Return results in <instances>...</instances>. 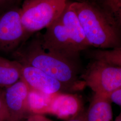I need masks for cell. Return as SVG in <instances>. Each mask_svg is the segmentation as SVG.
<instances>
[{
  "label": "cell",
  "mask_w": 121,
  "mask_h": 121,
  "mask_svg": "<svg viewBox=\"0 0 121 121\" xmlns=\"http://www.w3.org/2000/svg\"><path fill=\"white\" fill-rule=\"evenodd\" d=\"M82 111V100L79 96L69 93H59L52 96L48 113L68 120Z\"/></svg>",
  "instance_id": "cell-9"
},
{
  "label": "cell",
  "mask_w": 121,
  "mask_h": 121,
  "mask_svg": "<svg viewBox=\"0 0 121 121\" xmlns=\"http://www.w3.org/2000/svg\"><path fill=\"white\" fill-rule=\"evenodd\" d=\"M29 89L20 79L4 90V104L9 121H21L30 115L27 103Z\"/></svg>",
  "instance_id": "cell-7"
},
{
  "label": "cell",
  "mask_w": 121,
  "mask_h": 121,
  "mask_svg": "<svg viewBox=\"0 0 121 121\" xmlns=\"http://www.w3.org/2000/svg\"><path fill=\"white\" fill-rule=\"evenodd\" d=\"M108 0H76L79 2H87L95 4L102 9Z\"/></svg>",
  "instance_id": "cell-18"
},
{
  "label": "cell",
  "mask_w": 121,
  "mask_h": 121,
  "mask_svg": "<svg viewBox=\"0 0 121 121\" xmlns=\"http://www.w3.org/2000/svg\"><path fill=\"white\" fill-rule=\"evenodd\" d=\"M40 38L45 50L78 62L80 52L91 47L69 0Z\"/></svg>",
  "instance_id": "cell-2"
},
{
  "label": "cell",
  "mask_w": 121,
  "mask_h": 121,
  "mask_svg": "<svg viewBox=\"0 0 121 121\" xmlns=\"http://www.w3.org/2000/svg\"><path fill=\"white\" fill-rule=\"evenodd\" d=\"M22 65L17 60L0 56V88L7 87L21 78Z\"/></svg>",
  "instance_id": "cell-11"
},
{
  "label": "cell",
  "mask_w": 121,
  "mask_h": 121,
  "mask_svg": "<svg viewBox=\"0 0 121 121\" xmlns=\"http://www.w3.org/2000/svg\"><path fill=\"white\" fill-rule=\"evenodd\" d=\"M41 33L28 39L12 53L14 60L43 71L62 82L70 92L82 90L86 86L79 77V62L45 50L42 47Z\"/></svg>",
  "instance_id": "cell-1"
},
{
  "label": "cell",
  "mask_w": 121,
  "mask_h": 121,
  "mask_svg": "<svg viewBox=\"0 0 121 121\" xmlns=\"http://www.w3.org/2000/svg\"><path fill=\"white\" fill-rule=\"evenodd\" d=\"M106 97L111 103H114L121 106V87L111 91Z\"/></svg>",
  "instance_id": "cell-16"
},
{
  "label": "cell",
  "mask_w": 121,
  "mask_h": 121,
  "mask_svg": "<svg viewBox=\"0 0 121 121\" xmlns=\"http://www.w3.org/2000/svg\"><path fill=\"white\" fill-rule=\"evenodd\" d=\"M0 121H9V116L5 106L4 89L0 88Z\"/></svg>",
  "instance_id": "cell-15"
},
{
  "label": "cell",
  "mask_w": 121,
  "mask_h": 121,
  "mask_svg": "<svg viewBox=\"0 0 121 121\" xmlns=\"http://www.w3.org/2000/svg\"><path fill=\"white\" fill-rule=\"evenodd\" d=\"M80 78L95 94L107 96L121 87V67L91 60Z\"/></svg>",
  "instance_id": "cell-5"
},
{
  "label": "cell",
  "mask_w": 121,
  "mask_h": 121,
  "mask_svg": "<svg viewBox=\"0 0 121 121\" xmlns=\"http://www.w3.org/2000/svg\"><path fill=\"white\" fill-rule=\"evenodd\" d=\"M67 121H86L85 112L82 111L77 116L67 120Z\"/></svg>",
  "instance_id": "cell-19"
},
{
  "label": "cell",
  "mask_w": 121,
  "mask_h": 121,
  "mask_svg": "<svg viewBox=\"0 0 121 121\" xmlns=\"http://www.w3.org/2000/svg\"><path fill=\"white\" fill-rule=\"evenodd\" d=\"M90 46L99 49L121 47V27L98 6L87 2L71 1Z\"/></svg>",
  "instance_id": "cell-3"
},
{
  "label": "cell",
  "mask_w": 121,
  "mask_h": 121,
  "mask_svg": "<svg viewBox=\"0 0 121 121\" xmlns=\"http://www.w3.org/2000/svg\"><path fill=\"white\" fill-rule=\"evenodd\" d=\"M23 121H52L41 114H31Z\"/></svg>",
  "instance_id": "cell-17"
},
{
  "label": "cell",
  "mask_w": 121,
  "mask_h": 121,
  "mask_svg": "<svg viewBox=\"0 0 121 121\" xmlns=\"http://www.w3.org/2000/svg\"><path fill=\"white\" fill-rule=\"evenodd\" d=\"M85 115L86 121H112L111 103L106 96L95 94Z\"/></svg>",
  "instance_id": "cell-10"
},
{
  "label": "cell",
  "mask_w": 121,
  "mask_h": 121,
  "mask_svg": "<svg viewBox=\"0 0 121 121\" xmlns=\"http://www.w3.org/2000/svg\"><path fill=\"white\" fill-rule=\"evenodd\" d=\"M113 121H121V113L116 118L115 120Z\"/></svg>",
  "instance_id": "cell-20"
},
{
  "label": "cell",
  "mask_w": 121,
  "mask_h": 121,
  "mask_svg": "<svg viewBox=\"0 0 121 121\" xmlns=\"http://www.w3.org/2000/svg\"><path fill=\"white\" fill-rule=\"evenodd\" d=\"M53 95L45 94L30 89L28 95L27 103L28 110L30 115H43L48 113Z\"/></svg>",
  "instance_id": "cell-12"
},
{
  "label": "cell",
  "mask_w": 121,
  "mask_h": 121,
  "mask_svg": "<svg viewBox=\"0 0 121 121\" xmlns=\"http://www.w3.org/2000/svg\"><path fill=\"white\" fill-rule=\"evenodd\" d=\"M21 79L30 89L45 94L71 92L60 81L43 71L29 65H22Z\"/></svg>",
  "instance_id": "cell-8"
},
{
  "label": "cell",
  "mask_w": 121,
  "mask_h": 121,
  "mask_svg": "<svg viewBox=\"0 0 121 121\" xmlns=\"http://www.w3.org/2000/svg\"><path fill=\"white\" fill-rule=\"evenodd\" d=\"M22 25L20 7H15L0 14V51L13 53L30 38Z\"/></svg>",
  "instance_id": "cell-6"
},
{
  "label": "cell",
  "mask_w": 121,
  "mask_h": 121,
  "mask_svg": "<svg viewBox=\"0 0 121 121\" xmlns=\"http://www.w3.org/2000/svg\"><path fill=\"white\" fill-rule=\"evenodd\" d=\"M92 60H97L108 65L121 67V47L112 49L91 50L87 53Z\"/></svg>",
  "instance_id": "cell-13"
},
{
  "label": "cell",
  "mask_w": 121,
  "mask_h": 121,
  "mask_svg": "<svg viewBox=\"0 0 121 121\" xmlns=\"http://www.w3.org/2000/svg\"><path fill=\"white\" fill-rule=\"evenodd\" d=\"M21 0H0V14L15 7H19Z\"/></svg>",
  "instance_id": "cell-14"
},
{
  "label": "cell",
  "mask_w": 121,
  "mask_h": 121,
  "mask_svg": "<svg viewBox=\"0 0 121 121\" xmlns=\"http://www.w3.org/2000/svg\"><path fill=\"white\" fill-rule=\"evenodd\" d=\"M69 0H25L20 8L22 25L31 36L46 28L58 17Z\"/></svg>",
  "instance_id": "cell-4"
}]
</instances>
